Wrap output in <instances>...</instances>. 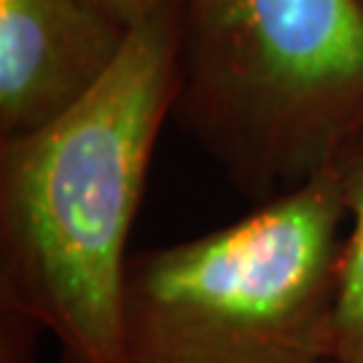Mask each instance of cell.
Here are the masks:
<instances>
[{"mask_svg":"<svg viewBox=\"0 0 363 363\" xmlns=\"http://www.w3.org/2000/svg\"><path fill=\"white\" fill-rule=\"evenodd\" d=\"M91 3L97 9H103L108 16H113L118 25L132 30L135 25H140L162 0H91Z\"/></svg>","mask_w":363,"mask_h":363,"instance_id":"6","label":"cell"},{"mask_svg":"<svg viewBox=\"0 0 363 363\" xmlns=\"http://www.w3.org/2000/svg\"><path fill=\"white\" fill-rule=\"evenodd\" d=\"M342 181L347 234L339 256L331 363H363V127L328 162Z\"/></svg>","mask_w":363,"mask_h":363,"instance_id":"5","label":"cell"},{"mask_svg":"<svg viewBox=\"0 0 363 363\" xmlns=\"http://www.w3.org/2000/svg\"><path fill=\"white\" fill-rule=\"evenodd\" d=\"M347 205L334 164L223 229L127 261V363H331Z\"/></svg>","mask_w":363,"mask_h":363,"instance_id":"3","label":"cell"},{"mask_svg":"<svg viewBox=\"0 0 363 363\" xmlns=\"http://www.w3.org/2000/svg\"><path fill=\"white\" fill-rule=\"evenodd\" d=\"M132 30L91 0H0V140L76 108L113 67Z\"/></svg>","mask_w":363,"mask_h":363,"instance_id":"4","label":"cell"},{"mask_svg":"<svg viewBox=\"0 0 363 363\" xmlns=\"http://www.w3.org/2000/svg\"><path fill=\"white\" fill-rule=\"evenodd\" d=\"M3 363H33L25 350V345H22V339L11 334L9 325L3 331Z\"/></svg>","mask_w":363,"mask_h":363,"instance_id":"7","label":"cell"},{"mask_svg":"<svg viewBox=\"0 0 363 363\" xmlns=\"http://www.w3.org/2000/svg\"><path fill=\"white\" fill-rule=\"evenodd\" d=\"M175 116L261 205L363 127V0H175Z\"/></svg>","mask_w":363,"mask_h":363,"instance_id":"2","label":"cell"},{"mask_svg":"<svg viewBox=\"0 0 363 363\" xmlns=\"http://www.w3.org/2000/svg\"><path fill=\"white\" fill-rule=\"evenodd\" d=\"M175 97L178 13L162 0L76 108L0 140L3 304L73 363H127V237Z\"/></svg>","mask_w":363,"mask_h":363,"instance_id":"1","label":"cell"}]
</instances>
